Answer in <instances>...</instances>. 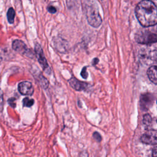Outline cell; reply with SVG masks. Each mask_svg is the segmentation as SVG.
Here are the masks:
<instances>
[{
	"label": "cell",
	"mask_w": 157,
	"mask_h": 157,
	"mask_svg": "<svg viewBox=\"0 0 157 157\" xmlns=\"http://www.w3.org/2000/svg\"><path fill=\"white\" fill-rule=\"evenodd\" d=\"M135 13L140 24L144 27L157 24V7L150 0H143L139 2Z\"/></svg>",
	"instance_id": "6da1fadb"
},
{
	"label": "cell",
	"mask_w": 157,
	"mask_h": 157,
	"mask_svg": "<svg viewBox=\"0 0 157 157\" xmlns=\"http://www.w3.org/2000/svg\"><path fill=\"white\" fill-rule=\"evenodd\" d=\"M86 15L88 23L94 28L99 27L102 23V18L96 7L88 6L86 10Z\"/></svg>",
	"instance_id": "7a4b0ae2"
},
{
	"label": "cell",
	"mask_w": 157,
	"mask_h": 157,
	"mask_svg": "<svg viewBox=\"0 0 157 157\" xmlns=\"http://www.w3.org/2000/svg\"><path fill=\"white\" fill-rule=\"evenodd\" d=\"M137 42L143 44H149L157 42V34L148 31H142L136 36Z\"/></svg>",
	"instance_id": "3957f363"
},
{
	"label": "cell",
	"mask_w": 157,
	"mask_h": 157,
	"mask_svg": "<svg viewBox=\"0 0 157 157\" xmlns=\"http://www.w3.org/2000/svg\"><path fill=\"white\" fill-rule=\"evenodd\" d=\"M12 48L14 50L18 52L23 56L29 58H33L34 53L28 48L26 45L22 41L18 39L15 40L12 43Z\"/></svg>",
	"instance_id": "277c9868"
},
{
	"label": "cell",
	"mask_w": 157,
	"mask_h": 157,
	"mask_svg": "<svg viewBox=\"0 0 157 157\" xmlns=\"http://www.w3.org/2000/svg\"><path fill=\"white\" fill-rule=\"evenodd\" d=\"M140 141L148 145H157V130L148 129L141 136Z\"/></svg>",
	"instance_id": "5b68a950"
},
{
	"label": "cell",
	"mask_w": 157,
	"mask_h": 157,
	"mask_svg": "<svg viewBox=\"0 0 157 157\" xmlns=\"http://www.w3.org/2000/svg\"><path fill=\"white\" fill-rule=\"evenodd\" d=\"M35 53H36L37 58L39 61V63L41 65L43 69L45 70L46 68H48V65L47 59L44 56L43 50L41 46L37 43H36L35 44Z\"/></svg>",
	"instance_id": "8992f818"
},
{
	"label": "cell",
	"mask_w": 157,
	"mask_h": 157,
	"mask_svg": "<svg viewBox=\"0 0 157 157\" xmlns=\"http://www.w3.org/2000/svg\"><path fill=\"white\" fill-rule=\"evenodd\" d=\"M18 91L23 95H32L34 93V88L32 83L28 81L20 82L18 86Z\"/></svg>",
	"instance_id": "52a82bcc"
},
{
	"label": "cell",
	"mask_w": 157,
	"mask_h": 157,
	"mask_svg": "<svg viewBox=\"0 0 157 157\" xmlns=\"http://www.w3.org/2000/svg\"><path fill=\"white\" fill-rule=\"evenodd\" d=\"M69 83L70 86L76 91L86 90L88 86V84L86 82H81L75 77H72L69 79Z\"/></svg>",
	"instance_id": "ba28073f"
},
{
	"label": "cell",
	"mask_w": 157,
	"mask_h": 157,
	"mask_svg": "<svg viewBox=\"0 0 157 157\" xmlns=\"http://www.w3.org/2000/svg\"><path fill=\"white\" fill-rule=\"evenodd\" d=\"M153 96L150 94H144L140 97V107L144 110H147L153 103Z\"/></svg>",
	"instance_id": "9c48e42d"
},
{
	"label": "cell",
	"mask_w": 157,
	"mask_h": 157,
	"mask_svg": "<svg viewBox=\"0 0 157 157\" xmlns=\"http://www.w3.org/2000/svg\"><path fill=\"white\" fill-rule=\"evenodd\" d=\"M147 75L153 83L157 85V65L149 67L147 71Z\"/></svg>",
	"instance_id": "30bf717a"
},
{
	"label": "cell",
	"mask_w": 157,
	"mask_h": 157,
	"mask_svg": "<svg viewBox=\"0 0 157 157\" xmlns=\"http://www.w3.org/2000/svg\"><path fill=\"white\" fill-rule=\"evenodd\" d=\"M15 16V12L12 7H10L7 13V17L9 23H13Z\"/></svg>",
	"instance_id": "8fae6325"
},
{
	"label": "cell",
	"mask_w": 157,
	"mask_h": 157,
	"mask_svg": "<svg viewBox=\"0 0 157 157\" xmlns=\"http://www.w3.org/2000/svg\"><path fill=\"white\" fill-rule=\"evenodd\" d=\"M34 100L33 99H29V98H25L23 99V105L24 107H31L34 104Z\"/></svg>",
	"instance_id": "7c38bea8"
},
{
	"label": "cell",
	"mask_w": 157,
	"mask_h": 157,
	"mask_svg": "<svg viewBox=\"0 0 157 157\" xmlns=\"http://www.w3.org/2000/svg\"><path fill=\"white\" fill-rule=\"evenodd\" d=\"M143 123L145 126H150V124L151 123V117L150 115L145 114L144 115Z\"/></svg>",
	"instance_id": "4fadbf2b"
},
{
	"label": "cell",
	"mask_w": 157,
	"mask_h": 157,
	"mask_svg": "<svg viewBox=\"0 0 157 157\" xmlns=\"http://www.w3.org/2000/svg\"><path fill=\"white\" fill-rule=\"evenodd\" d=\"M150 58L153 62L157 64V48H155L151 52Z\"/></svg>",
	"instance_id": "5bb4252c"
},
{
	"label": "cell",
	"mask_w": 157,
	"mask_h": 157,
	"mask_svg": "<svg viewBox=\"0 0 157 157\" xmlns=\"http://www.w3.org/2000/svg\"><path fill=\"white\" fill-rule=\"evenodd\" d=\"M93 138L97 141V142H101L102 140V137L101 136V134L98 132L95 131L94 132H93Z\"/></svg>",
	"instance_id": "9a60e30c"
},
{
	"label": "cell",
	"mask_w": 157,
	"mask_h": 157,
	"mask_svg": "<svg viewBox=\"0 0 157 157\" xmlns=\"http://www.w3.org/2000/svg\"><path fill=\"white\" fill-rule=\"evenodd\" d=\"M82 77L83 78H86L87 77H88V72H86V67H84L82 71H81V73H80Z\"/></svg>",
	"instance_id": "2e32d148"
},
{
	"label": "cell",
	"mask_w": 157,
	"mask_h": 157,
	"mask_svg": "<svg viewBox=\"0 0 157 157\" xmlns=\"http://www.w3.org/2000/svg\"><path fill=\"white\" fill-rule=\"evenodd\" d=\"M78 157H88V152L86 150H83L78 154Z\"/></svg>",
	"instance_id": "e0dca14e"
},
{
	"label": "cell",
	"mask_w": 157,
	"mask_h": 157,
	"mask_svg": "<svg viewBox=\"0 0 157 157\" xmlns=\"http://www.w3.org/2000/svg\"><path fill=\"white\" fill-rule=\"evenodd\" d=\"M15 101V99L14 98H10L8 100V103L9 104V105L12 107H15V103L14 102Z\"/></svg>",
	"instance_id": "ac0fdd59"
},
{
	"label": "cell",
	"mask_w": 157,
	"mask_h": 157,
	"mask_svg": "<svg viewBox=\"0 0 157 157\" xmlns=\"http://www.w3.org/2000/svg\"><path fill=\"white\" fill-rule=\"evenodd\" d=\"M47 9H48V12H50V13H55V12H56V8H55V7H54L53 6H48Z\"/></svg>",
	"instance_id": "d6986e66"
},
{
	"label": "cell",
	"mask_w": 157,
	"mask_h": 157,
	"mask_svg": "<svg viewBox=\"0 0 157 157\" xmlns=\"http://www.w3.org/2000/svg\"><path fill=\"white\" fill-rule=\"evenodd\" d=\"M152 157H157V147L155 148L153 150Z\"/></svg>",
	"instance_id": "ffe728a7"
},
{
	"label": "cell",
	"mask_w": 157,
	"mask_h": 157,
	"mask_svg": "<svg viewBox=\"0 0 157 157\" xmlns=\"http://www.w3.org/2000/svg\"><path fill=\"white\" fill-rule=\"evenodd\" d=\"M150 1H153L155 4L156 3V2H157V0H150Z\"/></svg>",
	"instance_id": "44dd1931"
}]
</instances>
